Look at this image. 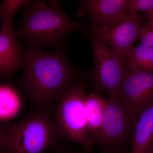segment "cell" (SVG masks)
<instances>
[{
  "mask_svg": "<svg viewBox=\"0 0 153 153\" xmlns=\"http://www.w3.org/2000/svg\"><path fill=\"white\" fill-rule=\"evenodd\" d=\"M94 57V68L88 73L97 92L108 98L118 100L125 72L126 60L97 38L90 37Z\"/></svg>",
  "mask_w": 153,
  "mask_h": 153,
  "instance_id": "cell-6",
  "label": "cell"
},
{
  "mask_svg": "<svg viewBox=\"0 0 153 153\" xmlns=\"http://www.w3.org/2000/svg\"><path fill=\"white\" fill-rule=\"evenodd\" d=\"M88 84L84 79L76 82L56 104L53 115L57 130L63 140L76 143L85 153H92L88 138L85 99Z\"/></svg>",
  "mask_w": 153,
  "mask_h": 153,
  "instance_id": "cell-4",
  "label": "cell"
},
{
  "mask_svg": "<svg viewBox=\"0 0 153 153\" xmlns=\"http://www.w3.org/2000/svg\"><path fill=\"white\" fill-rule=\"evenodd\" d=\"M118 100L137 123L143 113L153 106V72L126 68Z\"/></svg>",
  "mask_w": 153,
  "mask_h": 153,
  "instance_id": "cell-8",
  "label": "cell"
},
{
  "mask_svg": "<svg viewBox=\"0 0 153 153\" xmlns=\"http://www.w3.org/2000/svg\"><path fill=\"white\" fill-rule=\"evenodd\" d=\"M136 123L118 100L107 97L104 120L96 146L98 153L128 152Z\"/></svg>",
  "mask_w": 153,
  "mask_h": 153,
  "instance_id": "cell-5",
  "label": "cell"
},
{
  "mask_svg": "<svg viewBox=\"0 0 153 153\" xmlns=\"http://www.w3.org/2000/svg\"><path fill=\"white\" fill-rule=\"evenodd\" d=\"M13 25L2 27L0 31V77L9 80L23 68L22 49L17 44Z\"/></svg>",
  "mask_w": 153,
  "mask_h": 153,
  "instance_id": "cell-10",
  "label": "cell"
},
{
  "mask_svg": "<svg viewBox=\"0 0 153 153\" xmlns=\"http://www.w3.org/2000/svg\"><path fill=\"white\" fill-rule=\"evenodd\" d=\"M140 38L142 45L153 49V28L147 25H144L141 30Z\"/></svg>",
  "mask_w": 153,
  "mask_h": 153,
  "instance_id": "cell-17",
  "label": "cell"
},
{
  "mask_svg": "<svg viewBox=\"0 0 153 153\" xmlns=\"http://www.w3.org/2000/svg\"><path fill=\"white\" fill-rule=\"evenodd\" d=\"M153 8V0H129L126 16H131L139 13L150 10Z\"/></svg>",
  "mask_w": 153,
  "mask_h": 153,
  "instance_id": "cell-16",
  "label": "cell"
},
{
  "mask_svg": "<svg viewBox=\"0 0 153 153\" xmlns=\"http://www.w3.org/2000/svg\"><path fill=\"white\" fill-rule=\"evenodd\" d=\"M145 17L140 14L101 23L90 24L89 35L126 59L137 39L140 38Z\"/></svg>",
  "mask_w": 153,
  "mask_h": 153,
  "instance_id": "cell-7",
  "label": "cell"
},
{
  "mask_svg": "<svg viewBox=\"0 0 153 153\" xmlns=\"http://www.w3.org/2000/svg\"><path fill=\"white\" fill-rule=\"evenodd\" d=\"M9 80H0V123L13 120L24 108V96Z\"/></svg>",
  "mask_w": 153,
  "mask_h": 153,
  "instance_id": "cell-12",
  "label": "cell"
},
{
  "mask_svg": "<svg viewBox=\"0 0 153 153\" xmlns=\"http://www.w3.org/2000/svg\"><path fill=\"white\" fill-rule=\"evenodd\" d=\"M145 18L148 20L147 25L153 28V8L148 12H145Z\"/></svg>",
  "mask_w": 153,
  "mask_h": 153,
  "instance_id": "cell-20",
  "label": "cell"
},
{
  "mask_svg": "<svg viewBox=\"0 0 153 153\" xmlns=\"http://www.w3.org/2000/svg\"><path fill=\"white\" fill-rule=\"evenodd\" d=\"M4 128L6 142L0 153H43L63 146L53 111L32 108L21 120Z\"/></svg>",
  "mask_w": 153,
  "mask_h": 153,
  "instance_id": "cell-3",
  "label": "cell"
},
{
  "mask_svg": "<svg viewBox=\"0 0 153 153\" xmlns=\"http://www.w3.org/2000/svg\"><path fill=\"white\" fill-rule=\"evenodd\" d=\"M20 91L32 108L54 110L63 96L88 73L69 62L66 48L46 51L27 45L22 49Z\"/></svg>",
  "mask_w": 153,
  "mask_h": 153,
  "instance_id": "cell-1",
  "label": "cell"
},
{
  "mask_svg": "<svg viewBox=\"0 0 153 153\" xmlns=\"http://www.w3.org/2000/svg\"><path fill=\"white\" fill-rule=\"evenodd\" d=\"M15 31L17 40L36 48L65 49L67 34L89 35L85 23L68 17L57 1H33L24 7L23 19Z\"/></svg>",
  "mask_w": 153,
  "mask_h": 153,
  "instance_id": "cell-2",
  "label": "cell"
},
{
  "mask_svg": "<svg viewBox=\"0 0 153 153\" xmlns=\"http://www.w3.org/2000/svg\"><path fill=\"white\" fill-rule=\"evenodd\" d=\"M130 153H151L153 150V106L137 121Z\"/></svg>",
  "mask_w": 153,
  "mask_h": 153,
  "instance_id": "cell-13",
  "label": "cell"
},
{
  "mask_svg": "<svg viewBox=\"0 0 153 153\" xmlns=\"http://www.w3.org/2000/svg\"><path fill=\"white\" fill-rule=\"evenodd\" d=\"M6 133L4 127L0 126V151L2 149L5 144Z\"/></svg>",
  "mask_w": 153,
  "mask_h": 153,
  "instance_id": "cell-18",
  "label": "cell"
},
{
  "mask_svg": "<svg viewBox=\"0 0 153 153\" xmlns=\"http://www.w3.org/2000/svg\"><path fill=\"white\" fill-rule=\"evenodd\" d=\"M126 60V68L129 71L153 72V49L152 48L142 44L133 47Z\"/></svg>",
  "mask_w": 153,
  "mask_h": 153,
  "instance_id": "cell-14",
  "label": "cell"
},
{
  "mask_svg": "<svg viewBox=\"0 0 153 153\" xmlns=\"http://www.w3.org/2000/svg\"><path fill=\"white\" fill-rule=\"evenodd\" d=\"M1 79H2L1 78V77H0V80H1Z\"/></svg>",
  "mask_w": 153,
  "mask_h": 153,
  "instance_id": "cell-21",
  "label": "cell"
},
{
  "mask_svg": "<svg viewBox=\"0 0 153 153\" xmlns=\"http://www.w3.org/2000/svg\"><path fill=\"white\" fill-rule=\"evenodd\" d=\"M31 0H4L0 4V20L2 27L13 25V19L17 12L32 2Z\"/></svg>",
  "mask_w": 153,
  "mask_h": 153,
  "instance_id": "cell-15",
  "label": "cell"
},
{
  "mask_svg": "<svg viewBox=\"0 0 153 153\" xmlns=\"http://www.w3.org/2000/svg\"><path fill=\"white\" fill-rule=\"evenodd\" d=\"M107 97L101 93L92 92L85 99L88 138L92 146H97L104 120Z\"/></svg>",
  "mask_w": 153,
  "mask_h": 153,
  "instance_id": "cell-11",
  "label": "cell"
},
{
  "mask_svg": "<svg viewBox=\"0 0 153 153\" xmlns=\"http://www.w3.org/2000/svg\"><path fill=\"white\" fill-rule=\"evenodd\" d=\"M53 153H85L84 152H79L73 150L71 149H67L64 146L59 148L55 150Z\"/></svg>",
  "mask_w": 153,
  "mask_h": 153,
  "instance_id": "cell-19",
  "label": "cell"
},
{
  "mask_svg": "<svg viewBox=\"0 0 153 153\" xmlns=\"http://www.w3.org/2000/svg\"><path fill=\"white\" fill-rule=\"evenodd\" d=\"M76 16H87L90 24L108 22L126 16L129 0H82Z\"/></svg>",
  "mask_w": 153,
  "mask_h": 153,
  "instance_id": "cell-9",
  "label": "cell"
}]
</instances>
